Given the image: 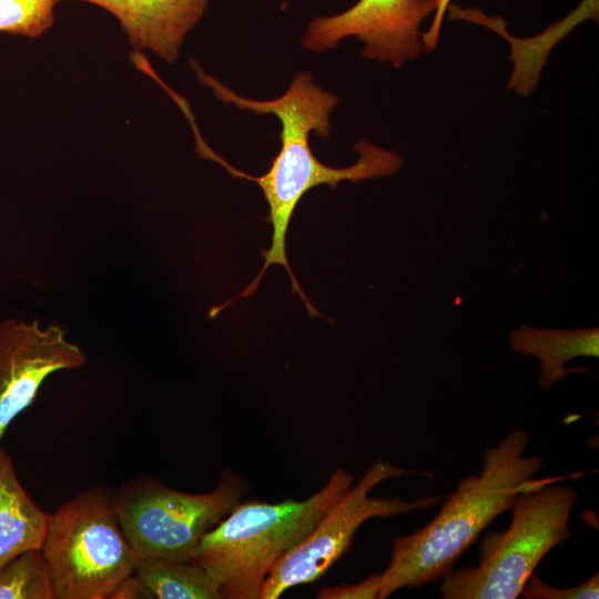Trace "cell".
Instances as JSON below:
<instances>
[{
	"mask_svg": "<svg viewBox=\"0 0 599 599\" xmlns=\"http://www.w3.org/2000/svg\"><path fill=\"white\" fill-rule=\"evenodd\" d=\"M192 65L201 82L211 88L221 101L257 114H274L282 124L281 149L267 172L260 176L233 167L203 141L197 143L203 156L222 164L233 176L251 180L261 187L268 204L267 221L273 229L271 245L263 251L264 264L257 275L235 297L212 307L210 316L214 317L233 302L253 295L264 273L274 264L285 268L292 291L303 301L308 315L323 316L301 288L286 255V234L297 204L315 186L327 184L335 189L342 181L357 183L390 175L402 167L403 158L395 151L361 140L354 146L358 159L353 165L332 167L322 163L311 149L309 133L314 131L322 139L329 135V115L338 104V98L314 84L307 72L297 73L281 97L254 100L235 93L214 77L206 74L195 62H192Z\"/></svg>",
	"mask_w": 599,
	"mask_h": 599,
	"instance_id": "cell-1",
	"label": "cell"
},
{
	"mask_svg": "<svg viewBox=\"0 0 599 599\" xmlns=\"http://www.w3.org/2000/svg\"><path fill=\"white\" fill-rule=\"evenodd\" d=\"M529 437L516 429L486 447L479 475L459 479L437 515L420 529L393 538L390 560L382 571L377 599L402 588L437 582L517 494L536 483L544 468L538 456L525 455Z\"/></svg>",
	"mask_w": 599,
	"mask_h": 599,
	"instance_id": "cell-2",
	"label": "cell"
},
{
	"mask_svg": "<svg viewBox=\"0 0 599 599\" xmlns=\"http://www.w3.org/2000/svg\"><path fill=\"white\" fill-rule=\"evenodd\" d=\"M353 480L348 471L337 468L326 485L305 500L237 504L203 536L192 561L210 573L222 598L260 599L277 561L309 534Z\"/></svg>",
	"mask_w": 599,
	"mask_h": 599,
	"instance_id": "cell-3",
	"label": "cell"
},
{
	"mask_svg": "<svg viewBox=\"0 0 599 599\" xmlns=\"http://www.w3.org/2000/svg\"><path fill=\"white\" fill-rule=\"evenodd\" d=\"M568 476L537 479L520 490L508 528L483 536L478 565L451 568L441 577V598H518L544 557L570 536L579 495L573 487L559 485Z\"/></svg>",
	"mask_w": 599,
	"mask_h": 599,
	"instance_id": "cell-4",
	"label": "cell"
},
{
	"mask_svg": "<svg viewBox=\"0 0 599 599\" xmlns=\"http://www.w3.org/2000/svg\"><path fill=\"white\" fill-rule=\"evenodd\" d=\"M42 551L55 599H105L133 573L136 556L121 527L115 491L91 487L49 515Z\"/></svg>",
	"mask_w": 599,
	"mask_h": 599,
	"instance_id": "cell-5",
	"label": "cell"
},
{
	"mask_svg": "<svg viewBox=\"0 0 599 599\" xmlns=\"http://www.w3.org/2000/svg\"><path fill=\"white\" fill-rule=\"evenodd\" d=\"M248 491L225 470L206 494L172 489L149 476L128 480L115 491L121 527L136 558L192 561L203 536L223 520Z\"/></svg>",
	"mask_w": 599,
	"mask_h": 599,
	"instance_id": "cell-6",
	"label": "cell"
},
{
	"mask_svg": "<svg viewBox=\"0 0 599 599\" xmlns=\"http://www.w3.org/2000/svg\"><path fill=\"white\" fill-rule=\"evenodd\" d=\"M412 473L378 459L319 518L309 534L283 556L266 578L260 599H277L287 589L317 580L352 546L358 528L376 517H392L426 510L444 496L414 500L369 496L382 481Z\"/></svg>",
	"mask_w": 599,
	"mask_h": 599,
	"instance_id": "cell-7",
	"label": "cell"
},
{
	"mask_svg": "<svg viewBox=\"0 0 599 599\" xmlns=\"http://www.w3.org/2000/svg\"><path fill=\"white\" fill-rule=\"evenodd\" d=\"M437 4L438 0H359L342 13L314 18L301 44L323 52L355 37L364 43V58L400 68L425 52L420 26Z\"/></svg>",
	"mask_w": 599,
	"mask_h": 599,
	"instance_id": "cell-8",
	"label": "cell"
},
{
	"mask_svg": "<svg viewBox=\"0 0 599 599\" xmlns=\"http://www.w3.org/2000/svg\"><path fill=\"white\" fill-rule=\"evenodd\" d=\"M85 364V354L59 325L9 318L0 324V441L34 400L44 379ZM1 446V445H0Z\"/></svg>",
	"mask_w": 599,
	"mask_h": 599,
	"instance_id": "cell-9",
	"label": "cell"
},
{
	"mask_svg": "<svg viewBox=\"0 0 599 599\" xmlns=\"http://www.w3.org/2000/svg\"><path fill=\"white\" fill-rule=\"evenodd\" d=\"M63 0H57L60 2ZM113 14L135 52L151 51L174 63L186 34L203 17L209 0H80Z\"/></svg>",
	"mask_w": 599,
	"mask_h": 599,
	"instance_id": "cell-10",
	"label": "cell"
},
{
	"mask_svg": "<svg viewBox=\"0 0 599 599\" xmlns=\"http://www.w3.org/2000/svg\"><path fill=\"white\" fill-rule=\"evenodd\" d=\"M49 514L28 495L8 451L0 446V568L20 554L42 548Z\"/></svg>",
	"mask_w": 599,
	"mask_h": 599,
	"instance_id": "cell-11",
	"label": "cell"
},
{
	"mask_svg": "<svg viewBox=\"0 0 599 599\" xmlns=\"http://www.w3.org/2000/svg\"><path fill=\"white\" fill-rule=\"evenodd\" d=\"M509 344L517 353L539 359V385L548 389L569 373L579 372L565 367L569 361L599 356V328L567 331L521 326L511 333Z\"/></svg>",
	"mask_w": 599,
	"mask_h": 599,
	"instance_id": "cell-12",
	"label": "cell"
},
{
	"mask_svg": "<svg viewBox=\"0 0 599 599\" xmlns=\"http://www.w3.org/2000/svg\"><path fill=\"white\" fill-rule=\"evenodd\" d=\"M133 575L148 598L222 599L214 579L193 561L139 557Z\"/></svg>",
	"mask_w": 599,
	"mask_h": 599,
	"instance_id": "cell-13",
	"label": "cell"
},
{
	"mask_svg": "<svg viewBox=\"0 0 599 599\" xmlns=\"http://www.w3.org/2000/svg\"><path fill=\"white\" fill-rule=\"evenodd\" d=\"M0 599H55L41 548L27 550L0 568Z\"/></svg>",
	"mask_w": 599,
	"mask_h": 599,
	"instance_id": "cell-14",
	"label": "cell"
},
{
	"mask_svg": "<svg viewBox=\"0 0 599 599\" xmlns=\"http://www.w3.org/2000/svg\"><path fill=\"white\" fill-rule=\"evenodd\" d=\"M57 0H0V32L39 38L54 23Z\"/></svg>",
	"mask_w": 599,
	"mask_h": 599,
	"instance_id": "cell-15",
	"label": "cell"
},
{
	"mask_svg": "<svg viewBox=\"0 0 599 599\" xmlns=\"http://www.w3.org/2000/svg\"><path fill=\"white\" fill-rule=\"evenodd\" d=\"M524 599H597L599 597V575L596 572L586 581L557 588L547 585L535 571L527 580L521 592Z\"/></svg>",
	"mask_w": 599,
	"mask_h": 599,
	"instance_id": "cell-16",
	"label": "cell"
},
{
	"mask_svg": "<svg viewBox=\"0 0 599 599\" xmlns=\"http://www.w3.org/2000/svg\"><path fill=\"white\" fill-rule=\"evenodd\" d=\"M382 571L354 585L323 587L318 590L319 599H377Z\"/></svg>",
	"mask_w": 599,
	"mask_h": 599,
	"instance_id": "cell-17",
	"label": "cell"
},
{
	"mask_svg": "<svg viewBox=\"0 0 599 599\" xmlns=\"http://www.w3.org/2000/svg\"><path fill=\"white\" fill-rule=\"evenodd\" d=\"M450 1L451 0H438L436 11L434 12V20L426 33H423L422 35L425 52H430L436 49L444 17L450 6Z\"/></svg>",
	"mask_w": 599,
	"mask_h": 599,
	"instance_id": "cell-18",
	"label": "cell"
},
{
	"mask_svg": "<svg viewBox=\"0 0 599 599\" xmlns=\"http://www.w3.org/2000/svg\"><path fill=\"white\" fill-rule=\"evenodd\" d=\"M112 599H133V598H148V595L138 580V578L132 573L130 577L124 579L114 592L111 595Z\"/></svg>",
	"mask_w": 599,
	"mask_h": 599,
	"instance_id": "cell-19",
	"label": "cell"
}]
</instances>
